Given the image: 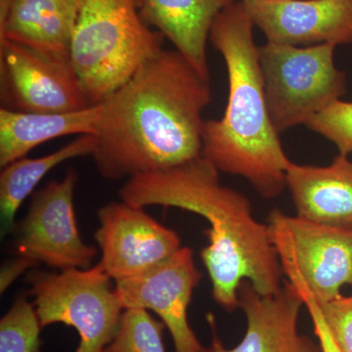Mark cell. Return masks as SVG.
<instances>
[{
	"instance_id": "obj_5",
	"label": "cell",
	"mask_w": 352,
	"mask_h": 352,
	"mask_svg": "<svg viewBox=\"0 0 352 352\" xmlns=\"http://www.w3.org/2000/svg\"><path fill=\"white\" fill-rule=\"evenodd\" d=\"M333 44L258 46V62L271 122L278 133L305 124L339 100L346 78L335 63Z\"/></svg>"
},
{
	"instance_id": "obj_12",
	"label": "cell",
	"mask_w": 352,
	"mask_h": 352,
	"mask_svg": "<svg viewBox=\"0 0 352 352\" xmlns=\"http://www.w3.org/2000/svg\"><path fill=\"white\" fill-rule=\"evenodd\" d=\"M238 298L247 321L242 340L232 349L224 346L217 335L214 317L208 314L212 342L201 352H322L319 342L298 330L303 302L289 282L276 293L263 296L252 283L244 281Z\"/></svg>"
},
{
	"instance_id": "obj_23",
	"label": "cell",
	"mask_w": 352,
	"mask_h": 352,
	"mask_svg": "<svg viewBox=\"0 0 352 352\" xmlns=\"http://www.w3.org/2000/svg\"><path fill=\"white\" fill-rule=\"evenodd\" d=\"M289 283L296 289L298 295L302 298L303 307H307L308 314L314 324V333L320 344L322 352H340L330 331H329L327 323L322 315L320 307L314 300V296L302 284L298 283V282H289Z\"/></svg>"
},
{
	"instance_id": "obj_8",
	"label": "cell",
	"mask_w": 352,
	"mask_h": 352,
	"mask_svg": "<svg viewBox=\"0 0 352 352\" xmlns=\"http://www.w3.org/2000/svg\"><path fill=\"white\" fill-rule=\"evenodd\" d=\"M1 108L19 113H58L91 107L71 56L0 41Z\"/></svg>"
},
{
	"instance_id": "obj_16",
	"label": "cell",
	"mask_w": 352,
	"mask_h": 352,
	"mask_svg": "<svg viewBox=\"0 0 352 352\" xmlns=\"http://www.w3.org/2000/svg\"><path fill=\"white\" fill-rule=\"evenodd\" d=\"M78 9V0H14L0 21V41L71 56Z\"/></svg>"
},
{
	"instance_id": "obj_19",
	"label": "cell",
	"mask_w": 352,
	"mask_h": 352,
	"mask_svg": "<svg viewBox=\"0 0 352 352\" xmlns=\"http://www.w3.org/2000/svg\"><path fill=\"white\" fill-rule=\"evenodd\" d=\"M163 321L148 310L127 308L122 312L119 328L103 352H166Z\"/></svg>"
},
{
	"instance_id": "obj_18",
	"label": "cell",
	"mask_w": 352,
	"mask_h": 352,
	"mask_svg": "<svg viewBox=\"0 0 352 352\" xmlns=\"http://www.w3.org/2000/svg\"><path fill=\"white\" fill-rule=\"evenodd\" d=\"M95 145L94 135H80L46 156L36 159L22 157L2 168L0 173L1 235L14 232L18 210L44 176L55 166L74 157L91 156Z\"/></svg>"
},
{
	"instance_id": "obj_7",
	"label": "cell",
	"mask_w": 352,
	"mask_h": 352,
	"mask_svg": "<svg viewBox=\"0 0 352 352\" xmlns=\"http://www.w3.org/2000/svg\"><path fill=\"white\" fill-rule=\"evenodd\" d=\"M268 228L289 282H298L318 303L352 287V228L328 226L272 210Z\"/></svg>"
},
{
	"instance_id": "obj_6",
	"label": "cell",
	"mask_w": 352,
	"mask_h": 352,
	"mask_svg": "<svg viewBox=\"0 0 352 352\" xmlns=\"http://www.w3.org/2000/svg\"><path fill=\"white\" fill-rule=\"evenodd\" d=\"M100 264L88 270L30 273V293L41 327L61 323L80 336L76 352H103L119 328L122 307Z\"/></svg>"
},
{
	"instance_id": "obj_21",
	"label": "cell",
	"mask_w": 352,
	"mask_h": 352,
	"mask_svg": "<svg viewBox=\"0 0 352 352\" xmlns=\"http://www.w3.org/2000/svg\"><path fill=\"white\" fill-rule=\"evenodd\" d=\"M308 129L320 134L335 144L340 154L352 153V102L339 100L314 116L307 124Z\"/></svg>"
},
{
	"instance_id": "obj_10",
	"label": "cell",
	"mask_w": 352,
	"mask_h": 352,
	"mask_svg": "<svg viewBox=\"0 0 352 352\" xmlns=\"http://www.w3.org/2000/svg\"><path fill=\"white\" fill-rule=\"evenodd\" d=\"M201 279L194 252L182 247L161 263L116 282L124 309L152 310L170 331L175 352H201L204 347L188 321V307Z\"/></svg>"
},
{
	"instance_id": "obj_3",
	"label": "cell",
	"mask_w": 352,
	"mask_h": 352,
	"mask_svg": "<svg viewBox=\"0 0 352 352\" xmlns=\"http://www.w3.org/2000/svg\"><path fill=\"white\" fill-rule=\"evenodd\" d=\"M254 29L242 0L226 6L212 24L210 41L226 65L228 98L223 117L205 122L201 156L272 199L286 188L292 161L271 122Z\"/></svg>"
},
{
	"instance_id": "obj_15",
	"label": "cell",
	"mask_w": 352,
	"mask_h": 352,
	"mask_svg": "<svg viewBox=\"0 0 352 352\" xmlns=\"http://www.w3.org/2000/svg\"><path fill=\"white\" fill-rule=\"evenodd\" d=\"M236 0H141L146 24L168 39L197 73L210 82L207 46L215 18Z\"/></svg>"
},
{
	"instance_id": "obj_22",
	"label": "cell",
	"mask_w": 352,
	"mask_h": 352,
	"mask_svg": "<svg viewBox=\"0 0 352 352\" xmlns=\"http://www.w3.org/2000/svg\"><path fill=\"white\" fill-rule=\"evenodd\" d=\"M318 305L340 352H352V294Z\"/></svg>"
},
{
	"instance_id": "obj_9",
	"label": "cell",
	"mask_w": 352,
	"mask_h": 352,
	"mask_svg": "<svg viewBox=\"0 0 352 352\" xmlns=\"http://www.w3.org/2000/svg\"><path fill=\"white\" fill-rule=\"evenodd\" d=\"M78 180V173L69 168L62 179L48 182L34 194L14 229L18 256L59 270L91 267L97 250L80 237L74 208Z\"/></svg>"
},
{
	"instance_id": "obj_11",
	"label": "cell",
	"mask_w": 352,
	"mask_h": 352,
	"mask_svg": "<svg viewBox=\"0 0 352 352\" xmlns=\"http://www.w3.org/2000/svg\"><path fill=\"white\" fill-rule=\"evenodd\" d=\"M97 217L99 264L115 282L151 270L182 248L178 234L150 217L144 208L112 201Z\"/></svg>"
},
{
	"instance_id": "obj_24",
	"label": "cell",
	"mask_w": 352,
	"mask_h": 352,
	"mask_svg": "<svg viewBox=\"0 0 352 352\" xmlns=\"http://www.w3.org/2000/svg\"><path fill=\"white\" fill-rule=\"evenodd\" d=\"M36 263H34L30 259L22 258L14 259L11 263L6 264L2 267L1 270V279H0V289L1 294L6 292L7 288L13 283L14 280L16 279L19 275L25 272L28 268L32 267Z\"/></svg>"
},
{
	"instance_id": "obj_20",
	"label": "cell",
	"mask_w": 352,
	"mask_h": 352,
	"mask_svg": "<svg viewBox=\"0 0 352 352\" xmlns=\"http://www.w3.org/2000/svg\"><path fill=\"white\" fill-rule=\"evenodd\" d=\"M41 329L34 303L18 298L0 320V352H41Z\"/></svg>"
},
{
	"instance_id": "obj_13",
	"label": "cell",
	"mask_w": 352,
	"mask_h": 352,
	"mask_svg": "<svg viewBox=\"0 0 352 352\" xmlns=\"http://www.w3.org/2000/svg\"><path fill=\"white\" fill-rule=\"evenodd\" d=\"M267 43H352V0H242Z\"/></svg>"
},
{
	"instance_id": "obj_17",
	"label": "cell",
	"mask_w": 352,
	"mask_h": 352,
	"mask_svg": "<svg viewBox=\"0 0 352 352\" xmlns=\"http://www.w3.org/2000/svg\"><path fill=\"white\" fill-rule=\"evenodd\" d=\"M101 104L76 112L19 113L0 108V166L22 159L43 143L63 136L95 135Z\"/></svg>"
},
{
	"instance_id": "obj_14",
	"label": "cell",
	"mask_w": 352,
	"mask_h": 352,
	"mask_svg": "<svg viewBox=\"0 0 352 352\" xmlns=\"http://www.w3.org/2000/svg\"><path fill=\"white\" fill-rule=\"evenodd\" d=\"M286 188L298 217L352 228V161L349 156L339 154L326 166L291 162Z\"/></svg>"
},
{
	"instance_id": "obj_4",
	"label": "cell",
	"mask_w": 352,
	"mask_h": 352,
	"mask_svg": "<svg viewBox=\"0 0 352 352\" xmlns=\"http://www.w3.org/2000/svg\"><path fill=\"white\" fill-rule=\"evenodd\" d=\"M71 57L91 105H98L164 50L163 34L141 16V0H78Z\"/></svg>"
},
{
	"instance_id": "obj_1",
	"label": "cell",
	"mask_w": 352,
	"mask_h": 352,
	"mask_svg": "<svg viewBox=\"0 0 352 352\" xmlns=\"http://www.w3.org/2000/svg\"><path fill=\"white\" fill-rule=\"evenodd\" d=\"M210 80L176 50L145 62L101 103L91 157L102 177L131 179L201 156Z\"/></svg>"
},
{
	"instance_id": "obj_2",
	"label": "cell",
	"mask_w": 352,
	"mask_h": 352,
	"mask_svg": "<svg viewBox=\"0 0 352 352\" xmlns=\"http://www.w3.org/2000/svg\"><path fill=\"white\" fill-rule=\"evenodd\" d=\"M120 200L136 207L163 206L188 210L210 224L201 261L212 282V298L232 312L239 308L238 291L244 281L261 295L281 288V263L267 224L252 214L251 201L224 186L219 170L203 156L156 173L134 176L120 189Z\"/></svg>"
}]
</instances>
